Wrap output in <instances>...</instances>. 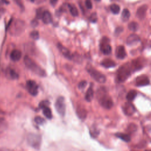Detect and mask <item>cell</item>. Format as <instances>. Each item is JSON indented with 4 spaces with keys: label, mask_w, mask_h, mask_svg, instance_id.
<instances>
[{
    "label": "cell",
    "mask_w": 151,
    "mask_h": 151,
    "mask_svg": "<svg viewBox=\"0 0 151 151\" xmlns=\"http://www.w3.org/2000/svg\"><path fill=\"white\" fill-rule=\"evenodd\" d=\"M25 22L21 19H16L14 21L9 28V33L11 35L18 36L22 34L25 29Z\"/></svg>",
    "instance_id": "277c9868"
},
{
    "label": "cell",
    "mask_w": 151,
    "mask_h": 151,
    "mask_svg": "<svg viewBox=\"0 0 151 151\" xmlns=\"http://www.w3.org/2000/svg\"><path fill=\"white\" fill-rule=\"evenodd\" d=\"M100 64L106 68H112V67H114L116 66V63L112 60L110 59V58H105L104 60H103L101 63Z\"/></svg>",
    "instance_id": "ac0fdd59"
},
{
    "label": "cell",
    "mask_w": 151,
    "mask_h": 151,
    "mask_svg": "<svg viewBox=\"0 0 151 151\" xmlns=\"http://www.w3.org/2000/svg\"><path fill=\"white\" fill-rule=\"evenodd\" d=\"M115 54L117 58L120 60L124 59L127 55L125 48L123 45H119L118 47H117Z\"/></svg>",
    "instance_id": "9a60e30c"
},
{
    "label": "cell",
    "mask_w": 151,
    "mask_h": 151,
    "mask_svg": "<svg viewBox=\"0 0 151 151\" xmlns=\"http://www.w3.org/2000/svg\"><path fill=\"white\" fill-rule=\"evenodd\" d=\"M57 1H58V0H50V4L52 5H55L57 4Z\"/></svg>",
    "instance_id": "60d3db41"
},
{
    "label": "cell",
    "mask_w": 151,
    "mask_h": 151,
    "mask_svg": "<svg viewBox=\"0 0 151 151\" xmlns=\"http://www.w3.org/2000/svg\"><path fill=\"white\" fill-rule=\"evenodd\" d=\"M128 28L129 29L132 31H133V32H135L136 31L138 28H139V25L136 22H134V21H132L131 22H130L128 25Z\"/></svg>",
    "instance_id": "83f0119b"
},
{
    "label": "cell",
    "mask_w": 151,
    "mask_h": 151,
    "mask_svg": "<svg viewBox=\"0 0 151 151\" xmlns=\"http://www.w3.org/2000/svg\"><path fill=\"white\" fill-rule=\"evenodd\" d=\"M68 8H69L71 14L74 17H77L78 15V11L77 8L73 4H68Z\"/></svg>",
    "instance_id": "4316f807"
},
{
    "label": "cell",
    "mask_w": 151,
    "mask_h": 151,
    "mask_svg": "<svg viewBox=\"0 0 151 151\" xmlns=\"http://www.w3.org/2000/svg\"><path fill=\"white\" fill-rule=\"evenodd\" d=\"M136 130H137V126L133 123L130 124L127 127V130L130 133H132V132L133 133V132H136Z\"/></svg>",
    "instance_id": "4dcf8cb0"
},
{
    "label": "cell",
    "mask_w": 151,
    "mask_h": 151,
    "mask_svg": "<svg viewBox=\"0 0 151 151\" xmlns=\"http://www.w3.org/2000/svg\"><path fill=\"white\" fill-rule=\"evenodd\" d=\"M27 142L29 146L34 149H39L41 143V137L35 133H29L27 136Z\"/></svg>",
    "instance_id": "8992f818"
},
{
    "label": "cell",
    "mask_w": 151,
    "mask_h": 151,
    "mask_svg": "<svg viewBox=\"0 0 151 151\" xmlns=\"http://www.w3.org/2000/svg\"><path fill=\"white\" fill-rule=\"evenodd\" d=\"M76 113L78 117L81 119H84L87 116V111L86 110L82 107L81 106H78L76 109Z\"/></svg>",
    "instance_id": "7402d4cb"
},
{
    "label": "cell",
    "mask_w": 151,
    "mask_h": 151,
    "mask_svg": "<svg viewBox=\"0 0 151 151\" xmlns=\"http://www.w3.org/2000/svg\"><path fill=\"white\" fill-rule=\"evenodd\" d=\"M18 6H19V7L22 9H24V4H23V2L22 1V0H13Z\"/></svg>",
    "instance_id": "d590c367"
},
{
    "label": "cell",
    "mask_w": 151,
    "mask_h": 151,
    "mask_svg": "<svg viewBox=\"0 0 151 151\" xmlns=\"http://www.w3.org/2000/svg\"><path fill=\"white\" fill-rule=\"evenodd\" d=\"M123 110L126 115L132 116L136 111V109L131 103L127 102L123 106Z\"/></svg>",
    "instance_id": "4fadbf2b"
},
{
    "label": "cell",
    "mask_w": 151,
    "mask_h": 151,
    "mask_svg": "<svg viewBox=\"0 0 151 151\" xmlns=\"http://www.w3.org/2000/svg\"><path fill=\"white\" fill-rule=\"evenodd\" d=\"M97 14L96 12L91 14L89 17V21L91 22H96L97 21Z\"/></svg>",
    "instance_id": "836d02e7"
},
{
    "label": "cell",
    "mask_w": 151,
    "mask_h": 151,
    "mask_svg": "<svg viewBox=\"0 0 151 151\" xmlns=\"http://www.w3.org/2000/svg\"><path fill=\"white\" fill-rule=\"evenodd\" d=\"M56 111L61 116H64L65 113V99L63 96L58 97L55 103Z\"/></svg>",
    "instance_id": "ba28073f"
},
{
    "label": "cell",
    "mask_w": 151,
    "mask_h": 151,
    "mask_svg": "<svg viewBox=\"0 0 151 151\" xmlns=\"http://www.w3.org/2000/svg\"><path fill=\"white\" fill-rule=\"evenodd\" d=\"M100 48L104 55H109L111 52V47L110 44V39L107 37H103L100 40Z\"/></svg>",
    "instance_id": "52a82bcc"
},
{
    "label": "cell",
    "mask_w": 151,
    "mask_h": 151,
    "mask_svg": "<svg viewBox=\"0 0 151 151\" xmlns=\"http://www.w3.org/2000/svg\"><path fill=\"white\" fill-rule=\"evenodd\" d=\"M0 4H8L9 1L7 0H0Z\"/></svg>",
    "instance_id": "ab89813d"
},
{
    "label": "cell",
    "mask_w": 151,
    "mask_h": 151,
    "mask_svg": "<svg viewBox=\"0 0 151 151\" xmlns=\"http://www.w3.org/2000/svg\"><path fill=\"white\" fill-rule=\"evenodd\" d=\"M49 104L50 102L48 100H43L40 102L39 104V108L42 110L43 114L46 118L51 119L52 118V113L51 109L48 107Z\"/></svg>",
    "instance_id": "9c48e42d"
},
{
    "label": "cell",
    "mask_w": 151,
    "mask_h": 151,
    "mask_svg": "<svg viewBox=\"0 0 151 151\" xmlns=\"http://www.w3.org/2000/svg\"><path fill=\"white\" fill-rule=\"evenodd\" d=\"M6 75L10 79H12V80L18 79L19 77L18 74L12 68H8L7 70Z\"/></svg>",
    "instance_id": "603a6c76"
},
{
    "label": "cell",
    "mask_w": 151,
    "mask_h": 151,
    "mask_svg": "<svg viewBox=\"0 0 151 151\" xmlns=\"http://www.w3.org/2000/svg\"><path fill=\"white\" fill-rule=\"evenodd\" d=\"M87 85V81L85 80H83L81 81H80L78 84V87L79 89L80 90H83L84 88V87L86 86Z\"/></svg>",
    "instance_id": "e575fe53"
},
{
    "label": "cell",
    "mask_w": 151,
    "mask_h": 151,
    "mask_svg": "<svg viewBox=\"0 0 151 151\" xmlns=\"http://www.w3.org/2000/svg\"><path fill=\"white\" fill-rule=\"evenodd\" d=\"M38 25V22L37 21V19H34L31 21V25L33 27H37V25Z\"/></svg>",
    "instance_id": "f35d334b"
},
{
    "label": "cell",
    "mask_w": 151,
    "mask_h": 151,
    "mask_svg": "<svg viewBox=\"0 0 151 151\" xmlns=\"http://www.w3.org/2000/svg\"><path fill=\"white\" fill-rule=\"evenodd\" d=\"M133 71L132 65L129 63L121 65L116 72V81L119 83L125 81L130 77Z\"/></svg>",
    "instance_id": "7a4b0ae2"
},
{
    "label": "cell",
    "mask_w": 151,
    "mask_h": 151,
    "mask_svg": "<svg viewBox=\"0 0 151 151\" xmlns=\"http://www.w3.org/2000/svg\"><path fill=\"white\" fill-rule=\"evenodd\" d=\"M43 12H44V11L42 8H40L37 9L36 11V18L37 19H41Z\"/></svg>",
    "instance_id": "d6a6232c"
},
{
    "label": "cell",
    "mask_w": 151,
    "mask_h": 151,
    "mask_svg": "<svg viewBox=\"0 0 151 151\" xmlns=\"http://www.w3.org/2000/svg\"><path fill=\"white\" fill-rule=\"evenodd\" d=\"M116 136L125 142H129L131 140V137L129 134H126V133H117L115 134Z\"/></svg>",
    "instance_id": "cb8c5ba5"
},
{
    "label": "cell",
    "mask_w": 151,
    "mask_h": 151,
    "mask_svg": "<svg viewBox=\"0 0 151 151\" xmlns=\"http://www.w3.org/2000/svg\"><path fill=\"white\" fill-rule=\"evenodd\" d=\"M110 10H111V11L112 12V13H113L114 14H119V12H120V6H119L118 5L115 4H112V5L110 6Z\"/></svg>",
    "instance_id": "f1b7e54d"
},
{
    "label": "cell",
    "mask_w": 151,
    "mask_h": 151,
    "mask_svg": "<svg viewBox=\"0 0 151 151\" xmlns=\"http://www.w3.org/2000/svg\"><path fill=\"white\" fill-rule=\"evenodd\" d=\"M26 88L31 95L33 96L37 95L38 93V86L36 82L34 80H28L26 83Z\"/></svg>",
    "instance_id": "30bf717a"
},
{
    "label": "cell",
    "mask_w": 151,
    "mask_h": 151,
    "mask_svg": "<svg viewBox=\"0 0 151 151\" xmlns=\"http://www.w3.org/2000/svg\"><path fill=\"white\" fill-rule=\"evenodd\" d=\"M96 97L100 104L106 109H111L113 106V101L111 97L107 94L105 87H101L97 91Z\"/></svg>",
    "instance_id": "6da1fadb"
},
{
    "label": "cell",
    "mask_w": 151,
    "mask_h": 151,
    "mask_svg": "<svg viewBox=\"0 0 151 151\" xmlns=\"http://www.w3.org/2000/svg\"><path fill=\"white\" fill-rule=\"evenodd\" d=\"M136 96H137V91L134 90H131L127 93L126 95V99L129 101H132L136 98Z\"/></svg>",
    "instance_id": "d4e9b609"
},
{
    "label": "cell",
    "mask_w": 151,
    "mask_h": 151,
    "mask_svg": "<svg viewBox=\"0 0 151 151\" xmlns=\"http://www.w3.org/2000/svg\"><path fill=\"white\" fill-rule=\"evenodd\" d=\"M35 122L39 125H42L45 123V120L40 116H36L34 119Z\"/></svg>",
    "instance_id": "f546056e"
},
{
    "label": "cell",
    "mask_w": 151,
    "mask_h": 151,
    "mask_svg": "<svg viewBox=\"0 0 151 151\" xmlns=\"http://www.w3.org/2000/svg\"><path fill=\"white\" fill-rule=\"evenodd\" d=\"M147 9V5H143L140 6L136 11V17L140 19H143L145 18L146 14V11Z\"/></svg>",
    "instance_id": "2e32d148"
},
{
    "label": "cell",
    "mask_w": 151,
    "mask_h": 151,
    "mask_svg": "<svg viewBox=\"0 0 151 151\" xmlns=\"http://www.w3.org/2000/svg\"><path fill=\"white\" fill-rule=\"evenodd\" d=\"M41 19H42L43 22L45 24H48L51 23L52 21L51 14L48 11H44L43 12Z\"/></svg>",
    "instance_id": "d6986e66"
},
{
    "label": "cell",
    "mask_w": 151,
    "mask_h": 151,
    "mask_svg": "<svg viewBox=\"0 0 151 151\" xmlns=\"http://www.w3.org/2000/svg\"><path fill=\"white\" fill-rule=\"evenodd\" d=\"M30 36H31V37L32 39H34V40H38V39L39 38V37H40V35H39V32H38V31H36V30L32 31H31V33H30Z\"/></svg>",
    "instance_id": "1f68e13d"
},
{
    "label": "cell",
    "mask_w": 151,
    "mask_h": 151,
    "mask_svg": "<svg viewBox=\"0 0 151 151\" xmlns=\"http://www.w3.org/2000/svg\"><path fill=\"white\" fill-rule=\"evenodd\" d=\"M21 56H22V53H21V51L17 50V49L12 50L10 54L11 59L14 61H19L21 59Z\"/></svg>",
    "instance_id": "ffe728a7"
},
{
    "label": "cell",
    "mask_w": 151,
    "mask_h": 151,
    "mask_svg": "<svg viewBox=\"0 0 151 151\" xmlns=\"http://www.w3.org/2000/svg\"><path fill=\"white\" fill-rule=\"evenodd\" d=\"M24 62L26 67L37 76L41 77H45L47 76V73L40 66H39L34 60H32L28 56L25 55L24 57Z\"/></svg>",
    "instance_id": "3957f363"
},
{
    "label": "cell",
    "mask_w": 151,
    "mask_h": 151,
    "mask_svg": "<svg viewBox=\"0 0 151 151\" xmlns=\"http://www.w3.org/2000/svg\"><path fill=\"white\" fill-rule=\"evenodd\" d=\"M150 84L149 78L147 76L141 75L135 79V85L137 87L145 86Z\"/></svg>",
    "instance_id": "7c38bea8"
},
{
    "label": "cell",
    "mask_w": 151,
    "mask_h": 151,
    "mask_svg": "<svg viewBox=\"0 0 151 151\" xmlns=\"http://www.w3.org/2000/svg\"><path fill=\"white\" fill-rule=\"evenodd\" d=\"M140 41V38L139 35L135 34H132L127 38L126 43L128 45L132 46L137 44Z\"/></svg>",
    "instance_id": "5bb4252c"
},
{
    "label": "cell",
    "mask_w": 151,
    "mask_h": 151,
    "mask_svg": "<svg viewBox=\"0 0 151 151\" xmlns=\"http://www.w3.org/2000/svg\"><path fill=\"white\" fill-rule=\"evenodd\" d=\"M145 64V60L142 58H138L132 61L130 64L133 71H137L142 69Z\"/></svg>",
    "instance_id": "8fae6325"
},
{
    "label": "cell",
    "mask_w": 151,
    "mask_h": 151,
    "mask_svg": "<svg viewBox=\"0 0 151 151\" xmlns=\"http://www.w3.org/2000/svg\"><path fill=\"white\" fill-rule=\"evenodd\" d=\"M123 31V28L122 27H118L115 29L114 34L116 35H119Z\"/></svg>",
    "instance_id": "8d00e7d4"
},
{
    "label": "cell",
    "mask_w": 151,
    "mask_h": 151,
    "mask_svg": "<svg viewBox=\"0 0 151 151\" xmlns=\"http://www.w3.org/2000/svg\"><path fill=\"white\" fill-rule=\"evenodd\" d=\"M130 16L129 11L127 9H124L122 13V19L124 22H126L129 20Z\"/></svg>",
    "instance_id": "484cf974"
},
{
    "label": "cell",
    "mask_w": 151,
    "mask_h": 151,
    "mask_svg": "<svg viewBox=\"0 0 151 151\" xmlns=\"http://www.w3.org/2000/svg\"><path fill=\"white\" fill-rule=\"evenodd\" d=\"M57 47L60 51V52L62 53V54L67 58L71 60L72 59V55L70 53V51L68 49H67L66 47L63 46L61 44L58 43L57 44Z\"/></svg>",
    "instance_id": "e0dca14e"
},
{
    "label": "cell",
    "mask_w": 151,
    "mask_h": 151,
    "mask_svg": "<svg viewBox=\"0 0 151 151\" xmlns=\"http://www.w3.org/2000/svg\"><path fill=\"white\" fill-rule=\"evenodd\" d=\"M85 5H86V6L87 7V8H88V9H91L92 8L93 5H92L91 0H86L85 1Z\"/></svg>",
    "instance_id": "74e56055"
},
{
    "label": "cell",
    "mask_w": 151,
    "mask_h": 151,
    "mask_svg": "<svg viewBox=\"0 0 151 151\" xmlns=\"http://www.w3.org/2000/svg\"><path fill=\"white\" fill-rule=\"evenodd\" d=\"M94 1H96V2H99V1H100V0H94Z\"/></svg>",
    "instance_id": "7bdbcfd3"
},
{
    "label": "cell",
    "mask_w": 151,
    "mask_h": 151,
    "mask_svg": "<svg viewBox=\"0 0 151 151\" xmlns=\"http://www.w3.org/2000/svg\"><path fill=\"white\" fill-rule=\"evenodd\" d=\"M86 69L87 72L91 76V77L97 82L101 84H103L106 82V76L102 73H101L100 72H99V71H97L96 69L94 68L91 65H88Z\"/></svg>",
    "instance_id": "5b68a950"
},
{
    "label": "cell",
    "mask_w": 151,
    "mask_h": 151,
    "mask_svg": "<svg viewBox=\"0 0 151 151\" xmlns=\"http://www.w3.org/2000/svg\"><path fill=\"white\" fill-rule=\"evenodd\" d=\"M31 2H35L36 0H30Z\"/></svg>",
    "instance_id": "b9f144b4"
},
{
    "label": "cell",
    "mask_w": 151,
    "mask_h": 151,
    "mask_svg": "<svg viewBox=\"0 0 151 151\" xmlns=\"http://www.w3.org/2000/svg\"><path fill=\"white\" fill-rule=\"evenodd\" d=\"M93 83H91L90 87H88V90H87L86 93V95H85V99L87 101H91L94 97V90H93Z\"/></svg>",
    "instance_id": "44dd1931"
}]
</instances>
